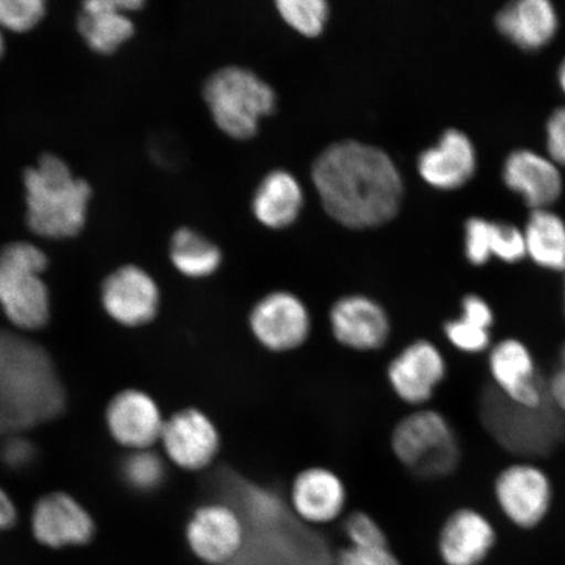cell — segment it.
I'll list each match as a JSON object with an SVG mask.
<instances>
[{"instance_id": "7", "label": "cell", "mask_w": 565, "mask_h": 565, "mask_svg": "<svg viewBox=\"0 0 565 565\" xmlns=\"http://www.w3.org/2000/svg\"><path fill=\"white\" fill-rule=\"evenodd\" d=\"M392 448L398 461L420 478L447 477L461 461L455 428L435 409L405 416L393 430Z\"/></svg>"}, {"instance_id": "25", "label": "cell", "mask_w": 565, "mask_h": 565, "mask_svg": "<svg viewBox=\"0 0 565 565\" xmlns=\"http://www.w3.org/2000/svg\"><path fill=\"white\" fill-rule=\"evenodd\" d=\"M169 257L175 270L190 279H206L223 264V252L215 243L193 228L183 227L173 233Z\"/></svg>"}, {"instance_id": "3", "label": "cell", "mask_w": 565, "mask_h": 565, "mask_svg": "<svg viewBox=\"0 0 565 565\" xmlns=\"http://www.w3.org/2000/svg\"><path fill=\"white\" fill-rule=\"evenodd\" d=\"M28 227L40 237L73 238L86 227L92 188L60 157L45 153L23 175Z\"/></svg>"}, {"instance_id": "16", "label": "cell", "mask_w": 565, "mask_h": 565, "mask_svg": "<svg viewBox=\"0 0 565 565\" xmlns=\"http://www.w3.org/2000/svg\"><path fill=\"white\" fill-rule=\"evenodd\" d=\"M32 530L42 545L53 548L81 546L94 539L95 522L71 494L52 492L35 503Z\"/></svg>"}, {"instance_id": "26", "label": "cell", "mask_w": 565, "mask_h": 565, "mask_svg": "<svg viewBox=\"0 0 565 565\" xmlns=\"http://www.w3.org/2000/svg\"><path fill=\"white\" fill-rule=\"evenodd\" d=\"M526 256L547 270L565 271V223L550 210H535L524 231Z\"/></svg>"}, {"instance_id": "13", "label": "cell", "mask_w": 565, "mask_h": 565, "mask_svg": "<svg viewBox=\"0 0 565 565\" xmlns=\"http://www.w3.org/2000/svg\"><path fill=\"white\" fill-rule=\"evenodd\" d=\"M447 376V362L439 348L426 339L406 345L387 366V380L401 401L422 406L433 399Z\"/></svg>"}, {"instance_id": "10", "label": "cell", "mask_w": 565, "mask_h": 565, "mask_svg": "<svg viewBox=\"0 0 565 565\" xmlns=\"http://www.w3.org/2000/svg\"><path fill=\"white\" fill-rule=\"evenodd\" d=\"M160 443L169 461L186 471L207 469L221 451V434L200 408L180 409L166 420Z\"/></svg>"}, {"instance_id": "23", "label": "cell", "mask_w": 565, "mask_h": 565, "mask_svg": "<svg viewBox=\"0 0 565 565\" xmlns=\"http://www.w3.org/2000/svg\"><path fill=\"white\" fill-rule=\"evenodd\" d=\"M494 530L483 514L459 510L441 530L440 553L448 565H477L490 553Z\"/></svg>"}, {"instance_id": "22", "label": "cell", "mask_w": 565, "mask_h": 565, "mask_svg": "<svg viewBox=\"0 0 565 565\" xmlns=\"http://www.w3.org/2000/svg\"><path fill=\"white\" fill-rule=\"evenodd\" d=\"M306 195L298 177L286 169H275L258 183L252 211L259 224L273 231L291 227L301 215Z\"/></svg>"}, {"instance_id": "34", "label": "cell", "mask_w": 565, "mask_h": 565, "mask_svg": "<svg viewBox=\"0 0 565 565\" xmlns=\"http://www.w3.org/2000/svg\"><path fill=\"white\" fill-rule=\"evenodd\" d=\"M337 565H399L388 545L350 546L337 556Z\"/></svg>"}, {"instance_id": "43", "label": "cell", "mask_w": 565, "mask_h": 565, "mask_svg": "<svg viewBox=\"0 0 565 565\" xmlns=\"http://www.w3.org/2000/svg\"><path fill=\"white\" fill-rule=\"evenodd\" d=\"M564 315H565V285H564Z\"/></svg>"}, {"instance_id": "11", "label": "cell", "mask_w": 565, "mask_h": 565, "mask_svg": "<svg viewBox=\"0 0 565 565\" xmlns=\"http://www.w3.org/2000/svg\"><path fill=\"white\" fill-rule=\"evenodd\" d=\"M500 510L513 524L534 527L546 518L553 501V486L546 472L530 462L501 470L493 487Z\"/></svg>"}, {"instance_id": "24", "label": "cell", "mask_w": 565, "mask_h": 565, "mask_svg": "<svg viewBox=\"0 0 565 565\" xmlns=\"http://www.w3.org/2000/svg\"><path fill=\"white\" fill-rule=\"evenodd\" d=\"M557 15L547 0H519L499 12V31L513 44L536 51L548 44L557 31Z\"/></svg>"}, {"instance_id": "17", "label": "cell", "mask_w": 565, "mask_h": 565, "mask_svg": "<svg viewBox=\"0 0 565 565\" xmlns=\"http://www.w3.org/2000/svg\"><path fill=\"white\" fill-rule=\"evenodd\" d=\"M164 423L157 401L137 388L118 393L106 408L113 439L130 450L151 449L160 441Z\"/></svg>"}, {"instance_id": "12", "label": "cell", "mask_w": 565, "mask_h": 565, "mask_svg": "<svg viewBox=\"0 0 565 565\" xmlns=\"http://www.w3.org/2000/svg\"><path fill=\"white\" fill-rule=\"evenodd\" d=\"M102 302L105 312L119 324L145 327L159 313L160 289L143 268L125 265L104 280Z\"/></svg>"}, {"instance_id": "39", "label": "cell", "mask_w": 565, "mask_h": 565, "mask_svg": "<svg viewBox=\"0 0 565 565\" xmlns=\"http://www.w3.org/2000/svg\"><path fill=\"white\" fill-rule=\"evenodd\" d=\"M18 519L17 507L9 493L0 489V532L15 525Z\"/></svg>"}, {"instance_id": "19", "label": "cell", "mask_w": 565, "mask_h": 565, "mask_svg": "<svg viewBox=\"0 0 565 565\" xmlns=\"http://www.w3.org/2000/svg\"><path fill=\"white\" fill-rule=\"evenodd\" d=\"M348 501L343 480L327 468H309L295 478L291 505L307 524H329L342 514Z\"/></svg>"}, {"instance_id": "38", "label": "cell", "mask_w": 565, "mask_h": 565, "mask_svg": "<svg viewBox=\"0 0 565 565\" xmlns=\"http://www.w3.org/2000/svg\"><path fill=\"white\" fill-rule=\"evenodd\" d=\"M547 395L557 412L565 418V370L561 369L553 377H551L547 385Z\"/></svg>"}, {"instance_id": "9", "label": "cell", "mask_w": 565, "mask_h": 565, "mask_svg": "<svg viewBox=\"0 0 565 565\" xmlns=\"http://www.w3.org/2000/svg\"><path fill=\"white\" fill-rule=\"evenodd\" d=\"M186 539L201 561L227 565L242 554L246 527L242 513L227 503H210L198 508L189 520Z\"/></svg>"}, {"instance_id": "8", "label": "cell", "mask_w": 565, "mask_h": 565, "mask_svg": "<svg viewBox=\"0 0 565 565\" xmlns=\"http://www.w3.org/2000/svg\"><path fill=\"white\" fill-rule=\"evenodd\" d=\"M249 328L253 337L266 350L291 352L308 341L312 318L298 295L274 291L252 308Z\"/></svg>"}, {"instance_id": "20", "label": "cell", "mask_w": 565, "mask_h": 565, "mask_svg": "<svg viewBox=\"0 0 565 565\" xmlns=\"http://www.w3.org/2000/svg\"><path fill=\"white\" fill-rule=\"evenodd\" d=\"M476 168V148L468 136L458 130L445 132L418 160L422 179L440 190L461 188L475 174Z\"/></svg>"}, {"instance_id": "36", "label": "cell", "mask_w": 565, "mask_h": 565, "mask_svg": "<svg viewBox=\"0 0 565 565\" xmlns=\"http://www.w3.org/2000/svg\"><path fill=\"white\" fill-rule=\"evenodd\" d=\"M547 150L556 166L565 167V106L555 110L548 119Z\"/></svg>"}, {"instance_id": "18", "label": "cell", "mask_w": 565, "mask_h": 565, "mask_svg": "<svg viewBox=\"0 0 565 565\" xmlns=\"http://www.w3.org/2000/svg\"><path fill=\"white\" fill-rule=\"evenodd\" d=\"M143 7L141 0H90L83 4L77 31L92 52L115 54L136 33V26L127 13Z\"/></svg>"}, {"instance_id": "27", "label": "cell", "mask_w": 565, "mask_h": 565, "mask_svg": "<svg viewBox=\"0 0 565 565\" xmlns=\"http://www.w3.org/2000/svg\"><path fill=\"white\" fill-rule=\"evenodd\" d=\"M275 7L280 19L302 38L316 39L327 30L330 7L323 0H278Z\"/></svg>"}, {"instance_id": "41", "label": "cell", "mask_w": 565, "mask_h": 565, "mask_svg": "<svg viewBox=\"0 0 565 565\" xmlns=\"http://www.w3.org/2000/svg\"><path fill=\"white\" fill-rule=\"evenodd\" d=\"M561 369H564L565 370V343L562 345V349H561Z\"/></svg>"}, {"instance_id": "31", "label": "cell", "mask_w": 565, "mask_h": 565, "mask_svg": "<svg viewBox=\"0 0 565 565\" xmlns=\"http://www.w3.org/2000/svg\"><path fill=\"white\" fill-rule=\"evenodd\" d=\"M491 253L504 263H519L526 256L524 232L511 224L491 223Z\"/></svg>"}, {"instance_id": "29", "label": "cell", "mask_w": 565, "mask_h": 565, "mask_svg": "<svg viewBox=\"0 0 565 565\" xmlns=\"http://www.w3.org/2000/svg\"><path fill=\"white\" fill-rule=\"evenodd\" d=\"M45 13L46 4L42 0H0V26L11 32H30Z\"/></svg>"}, {"instance_id": "5", "label": "cell", "mask_w": 565, "mask_h": 565, "mask_svg": "<svg viewBox=\"0 0 565 565\" xmlns=\"http://www.w3.org/2000/svg\"><path fill=\"white\" fill-rule=\"evenodd\" d=\"M480 419L501 447L520 457H545L565 437V418L550 399L541 407L521 406L494 386L480 398Z\"/></svg>"}, {"instance_id": "30", "label": "cell", "mask_w": 565, "mask_h": 565, "mask_svg": "<svg viewBox=\"0 0 565 565\" xmlns=\"http://www.w3.org/2000/svg\"><path fill=\"white\" fill-rule=\"evenodd\" d=\"M444 334L459 352L478 355L491 349V330L478 327L459 317L444 324Z\"/></svg>"}, {"instance_id": "1", "label": "cell", "mask_w": 565, "mask_h": 565, "mask_svg": "<svg viewBox=\"0 0 565 565\" xmlns=\"http://www.w3.org/2000/svg\"><path fill=\"white\" fill-rule=\"evenodd\" d=\"M312 181L324 212L350 230L391 222L404 196V182L392 158L359 140L324 148L313 162Z\"/></svg>"}, {"instance_id": "37", "label": "cell", "mask_w": 565, "mask_h": 565, "mask_svg": "<svg viewBox=\"0 0 565 565\" xmlns=\"http://www.w3.org/2000/svg\"><path fill=\"white\" fill-rule=\"evenodd\" d=\"M462 318L478 324L480 328L491 330L494 322L493 310L490 303L478 295H468L462 300Z\"/></svg>"}, {"instance_id": "4", "label": "cell", "mask_w": 565, "mask_h": 565, "mask_svg": "<svg viewBox=\"0 0 565 565\" xmlns=\"http://www.w3.org/2000/svg\"><path fill=\"white\" fill-rule=\"evenodd\" d=\"M202 94L217 129L236 140L256 137L260 124L274 115L278 105L270 84L242 66L216 70L204 83Z\"/></svg>"}, {"instance_id": "28", "label": "cell", "mask_w": 565, "mask_h": 565, "mask_svg": "<svg viewBox=\"0 0 565 565\" xmlns=\"http://www.w3.org/2000/svg\"><path fill=\"white\" fill-rule=\"evenodd\" d=\"M124 482L137 492H153L164 483V459L151 449L131 450L121 463Z\"/></svg>"}, {"instance_id": "14", "label": "cell", "mask_w": 565, "mask_h": 565, "mask_svg": "<svg viewBox=\"0 0 565 565\" xmlns=\"http://www.w3.org/2000/svg\"><path fill=\"white\" fill-rule=\"evenodd\" d=\"M489 370L492 386L514 404L535 408L548 401L533 353L519 339L507 338L492 345Z\"/></svg>"}, {"instance_id": "21", "label": "cell", "mask_w": 565, "mask_h": 565, "mask_svg": "<svg viewBox=\"0 0 565 565\" xmlns=\"http://www.w3.org/2000/svg\"><path fill=\"white\" fill-rule=\"evenodd\" d=\"M503 177L507 186L524 198L533 211L547 210L562 194L559 168L553 160L533 151L511 153L505 161Z\"/></svg>"}, {"instance_id": "40", "label": "cell", "mask_w": 565, "mask_h": 565, "mask_svg": "<svg viewBox=\"0 0 565 565\" xmlns=\"http://www.w3.org/2000/svg\"><path fill=\"white\" fill-rule=\"evenodd\" d=\"M559 84L565 94V60L563 61L562 66L559 68Z\"/></svg>"}, {"instance_id": "33", "label": "cell", "mask_w": 565, "mask_h": 565, "mask_svg": "<svg viewBox=\"0 0 565 565\" xmlns=\"http://www.w3.org/2000/svg\"><path fill=\"white\" fill-rule=\"evenodd\" d=\"M344 532L348 534L351 546H380L387 545L384 530L380 527L369 513L353 512L345 520Z\"/></svg>"}, {"instance_id": "42", "label": "cell", "mask_w": 565, "mask_h": 565, "mask_svg": "<svg viewBox=\"0 0 565 565\" xmlns=\"http://www.w3.org/2000/svg\"><path fill=\"white\" fill-rule=\"evenodd\" d=\"M4 54V39L2 32H0V58H2Z\"/></svg>"}, {"instance_id": "2", "label": "cell", "mask_w": 565, "mask_h": 565, "mask_svg": "<svg viewBox=\"0 0 565 565\" xmlns=\"http://www.w3.org/2000/svg\"><path fill=\"white\" fill-rule=\"evenodd\" d=\"M65 408V387L47 351L0 331V433L19 435L58 418Z\"/></svg>"}, {"instance_id": "15", "label": "cell", "mask_w": 565, "mask_h": 565, "mask_svg": "<svg viewBox=\"0 0 565 565\" xmlns=\"http://www.w3.org/2000/svg\"><path fill=\"white\" fill-rule=\"evenodd\" d=\"M329 318L331 333L351 350L377 351L391 338V318L380 302L366 295L343 296L331 307Z\"/></svg>"}, {"instance_id": "32", "label": "cell", "mask_w": 565, "mask_h": 565, "mask_svg": "<svg viewBox=\"0 0 565 565\" xmlns=\"http://www.w3.org/2000/svg\"><path fill=\"white\" fill-rule=\"evenodd\" d=\"M465 253L469 263L482 266L489 263L491 253V222L472 217L465 228Z\"/></svg>"}, {"instance_id": "35", "label": "cell", "mask_w": 565, "mask_h": 565, "mask_svg": "<svg viewBox=\"0 0 565 565\" xmlns=\"http://www.w3.org/2000/svg\"><path fill=\"white\" fill-rule=\"evenodd\" d=\"M35 457V448L32 441L19 435H10L2 448H0V459L12 470L25 469Z\"/></svg>"}, {"instance_id": "6", "label": "cell", "mask_w": 565, "mask_h": 565, "mask_svg": "<svg viewBox=\"0 0 565 565\" xmlns=\"http://www.w3.org/2000/svg\"><path fill=\"white\" fill-rule=\"evenodd\" d=\"M47 265L44 250L31 243H10L0 250V307L20 330H40L51 320V294L42 279Z\"/></svg>"}]
</instances>
